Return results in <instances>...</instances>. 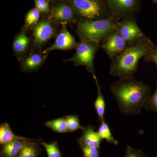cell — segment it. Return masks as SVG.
Listing matches in <instances>:
<instances>
[{"label":"cell","mask_w":157,"mask_h":157,"mask_svg":"<svg viewBox=\"0 0 157 157\" xmlns=\"http://www.w3.org/2000/svg\"><path fill=\"white\" fill-rule=\"evenodd\" d=\"M64 118L69 132H74L78 129H80L83 131L85 128V127L81 125L77 116L69 115Z\"/></svg>","instance_id":"22"},{"label":"cell","mask_w":157,"mask_h":157,"mask_svg":"<svg viewBox=\"0 0 157 157\" xmlns=\"http://www.w3.org/2000/svg\"><path fill=\"white\" fill-rule=\"evenodd\" d=\"M61 25V29L57 35L55 42L51 46L42 50L44 54H49L52 51L56 50H69L76 48L78 42L67 29V24Z\"/></svg>","instance_id":"10"},{"label":"cell","mask_w":157,"mask_h":157,"mask_svg":"<svg viewBox=\"0 0 157 157\" xmlns=\"http://www.w3.org/2000/svg\"><path fill=\"white\" fill-rule=\"evenodd\" d=\"M40 153V148L37 144L31 140L22 149L16 157H37Z\"/></svg>","instance_id":"20"},{"label":"cell","mask_w":157,"mask_h":157,"mask_svg":"<svg viewBox=\"0 0 157 157\" xmlns=\"http://www.w3.org/2000/svg\"><path fill=\"white\" fill-rule=\"evenodd\" d=\"M78 143L82 151L83 157H100V148L91 147L81 142Z\"/></svg>","instance_id":"25"},{"label":"cell","mask_w":157,"mask_h":157,"mask_svg":"<svg viewBox=\"0 0 157 157\" xmlns=\"http://www.w3.org/2000/svg\"><path fill=\"white\" fill-rule=\"evenodd\" d=\"M100 45L88 41L80 40L77 43L76 52L70 58L64 60V62H70L76 67L84 66L86 70L96 75L94 67V60Z\"/></svg>","instance_id":"5"},{"label":"cell","mask_w":157,"mask_h":157,"mask_svg":"<svg viewBox=\"0 0 157 157\" xmlns=\"http://www.w3.org/2000/svg\"><path fill=\"white\" fill-rule=\"evenodd\" d=\"M102 140L98 132H95L94 127L90 125L85 127L78 142L91 147L100 148Z\"/></svg>","instance_id":"15"},{"label":"cell","mask_w":157,"mask_h":157,"mask_svg":"<svg viewBox=\"0 0 157 157\" xmlns=\"http://www.w3.org/2000/svg\"><path fill=\"white\" fill-rule=\"evenodd\" d=\"M118 21L112 16L93 20H81L76 24V32L80 40L100 45L104 38L117 31Z\"/></svg>","instance_id":"3"},{"label":"cell","mask_w":157,"mask_h":157,"mask_svg":"<svg viewBox=\"0 0 157 157\" xmlns=\"http://www.w3.org/2000/svg\"><path fill=\"white\" fill-rule=\"evenodd\" d=\"M112 17L118 21L135 17L141 10V0H105Z\"/></svg>","instance_id":"7"},{"label":"cell","mask_w":157,"mask_h":157,"mask_svg":"<svg viewBox=\"0 0 157 157\" xmlns=\"http://www.w3.org/2000/svg\"><path fill=\"white\" fill-rule=\"evenodd\" d=\"M48 17L59 24H76L79 21L76 11L69 0H66L52 6L51 12Z\"/></svg>","instance_id":"9"},{"label":"cell","mask_w":157,"mask_h":157,"mask_svg":"<svg viewBox=\"0 0 157 157\" xmlns=\"http://www.w3.org/2000/svg\"><path fill=\"white\" fill-rule=\"evenodd\" d=\"M59 24L48 17L40 19L32 29V50L42 51V48L55 36L57 35Z\"/></svg>","instance_id":"6"},{"label":"cell","mask_w":157,"mask_h":157,"mask_svg":"<svg viewBox=\"0 0 157 157\" xmlns=\"http://www.w3.org/2000/svg\"><path fill=\"white\" fill-rule=\"evenodd\" d=\"M121 113L126 116L136 115L141 112L150 96V87L134 77L119 78L110 87Z\"/></svg>","instance_id":"1"},{"label":"cell","mask_w":157,"mask_h":157,"mask_svg":"<svg viewBox=\"0 0 157 157\" xmlns=\"http://www.w3.org/2000/svg\"><path fill=\"white\" fill-rule=\"evenodd\" d=\"M48 54L43 53L42 51L32 50L28 55L20 60L21 70L24 72H33L39 70L48 58Z\"/></svg>","instance_id":"12"},{"label":"cell","mask_w":157,"mask_h":157,"mask_svg":"<svg viewBox=\"0 0 157 157\" xmlns=\"http://www.w3.org/2000/svg\"><path fill=\"white\" fill-rule=\"evenodd\" d=\"M41 144L45 147L48 157H61V153L56 142L46 143L42 142Z\"/></svg>","instance_id":"24"},{"label":"cell","mask_w":157,"mask_h":157,"mask_svg":"<svg viewBox=\"0 0 157 157\" xmlns=\"http://www.w3.org/2000/svg\"><path fill=\"white\" fill-rule=\"evenodd\" d=\"M95 81L96 82V85L98 91V96L94 103V107L95 108L96 112L99 117V119L101 121L104 120V115L106 109V103L104 100V96L101 92V86L99 85L98 79L96 75L93 76Z\"/></svg>","instance_id":"16"},{"label":"cell","mask_w":157,"mask_h":157,"mask_svg":"<svg viewBox=\"0 0 157 157\" xmlns=\"http://www.w3.org/2000/svg\"><path fill=\"white\" fill-rule=\"evenodd\" d=\"M151 2L154 4H157V0H151Z\"/></svg>","instance_id":"30"},{"label":"cell","mask_w":157,"mask_h":157,"mask_svg":"<svg viewBox=\"0 0 157 157\" xmlns=\"http://www.w3.org/2000/svg\"><path fill=\"white\" fill-rule=\"evenodd\" d=\"M29 139L17 136L14 140L3 145L1 151L2 157H16L21 151L29 142Z\"/></svg>","instance_id":"14"},{"label":"cell","mask_w":157,"mask_h":157,"mask_svg":"<svg viewBox=\"0 0 157 157\" xmlns=\"http://www.w3.org/2000/svg\"><path fill=\"white\" fill-rule=\"evenodd\" d=\"M49 2L50 3L52 6H54L58 3L61 2H63L66 0H48Z\"/></svg>","instance_id":"29"},{"label":"cell","mask_w":157,"mask_h":157,"mask_svg":"<svg viewBox=\"0 0 157 157\" xmlns=\"http://www.w3.org/2000/svg\"><path fill=\"white\" fill-rule=\"evenodd\" d=\"M117 31L128 44L147 37L137 25L135 17H128L119 21Z\"/></svg>","instance_id":"8"},{"label":"cell","mask_w":157,"mask_h":157,"mask_svg":"<svg viewBox=\"0 0 157 157\" xmlns=\"http://www.w3.org/2000/svg\"><path fill=\"white\" fill-rule=\"evenodd\" d=\"M157 48L147 36L128 44L120 53L110 59L109 74L119 78L133 77L137 72L140 59Z\"/></svg>","instance_id":"2"},{"label":"cell","mask_w":157,"mask_h":157,"mask_svg":"<svg viewBox=\"0 0 157 157\" xmlns=\"http://www.w3.org/2000/svg\"><path fill=\"white\" fill-rule=\"evenodd\" d=\"M35 7L40 11L42 16L48 17L51 12L52 6L48 0H34Z\"/></svg>","instance_id":"23"},{"label":"cell","mask_w":157,"mask_h":157,"mask_svg":"<svg viewBox=\"0 0 157 157\" xmlns=\"http://www.w3.org/2000/svg\"><path fill=\"white\" fill-rule=\"evenodd\" d=\"M46 126L58 133L69 132L65 118H60L53 120L48 121L45 123Z\"/></svg>","instance_id":"21"},{"label":"cell","mask_w":157,"mask_h":157,"mask_svg":"<svg viewBox=\"0 0 157 157\" xmlns=\"http://www.w3.org/2000/svg\"><path fill=\"white\" fill-rule=\"evenodd\" d=\"M101 139L105 140L108 143L117 145L119 142L113 135L110 128L105 121H101L98 132Z\"/></svg>","instance_id":"18"},{"label":"cell","mask_w":157,"mask_h":157,"mask_svg":"<svg viewBox=\"0 0 157 157\" xmlns=\"http://www.w3.org/2000/svg\"><path fill=\"white\" fill-rule=\"evenodd\" d=\"M41 15L40 11L36 7L30 9L26 15L24 27L27 30L32 29L39 22Z\"/></svg>","instance_id":"17"},{"label":"cell","mask_w":157,"mask_h":157,"mask_svg":"<svg viewBox=\"0 0 157 157\" xmlns=\"http://www.w3.org/2000/svg\"><path fill=\"white\" fill-rule=\"evenodd\" d=\"M27 30L23 26L13 40L12 48L15 57L21 60L25 56L32 45L33 39L27 33Z\"/></svg>","instance_id":"13"},{"label":"cell","mask_w":157,"mask_h":157,"mask_svg":"<svg viewBox=\"0 0 157 157\" xmlns=\"http://www.w3.org/2000/svg\"><path fill=\"white\" fill-rule=\"evenodd\" d=\"M79 21L112 17L105 0H69Z\"/></svg>","instance_id":"4"},{"label":"cell","mask_w":157,"mask_h":157,"mask_svg":"<svg viewBox=\"0 0 157 157\" xmlns=\"http://www.w3.org/2000/svg\"><path fill=\"white\" fill-rule=\"evenodd\" d=\"M17 137L11 131L10 126L5 123L0 127V143L2 145H6L14 140Z\"/></svg>","instance_id":"19"},{"label":"cell","mask_w":157,"mask_h":157,"mask_svg":"<svg viewBox=\"0 0 157 157\" xmlns=\"http://www.w3.org/2000/svg\"><path fill=\"white\" fill-rule=\"evenodd\" d=\"M128 44L117 31H114L101 42L100 47L111 59L120 53Z\"/></svg>","instance_id":"11"},{"label":"cell","mask_w":157,"mask_h":157,"mask_svg":"<svg viewBox=\"0 0 157 157\" xmlns=\"http://www.w3.org/2000/svg\"><path fill=\"white\" fill-rule=\"evenodd\" d=\"M146 109H151L157 111V83L154 94L150 96L144 106Z\"/></svg>","instance_id":"26"},{"label":"cell","mask_w":157,"mask_h":157,"mask_svg":"<svg viewBox=\"0 0 157 157\" xmlns=\"http://www.w3.org/2000/svg\"><path fill=\"white\" fill-rule=\"evenodd\" d=\"M124 157H147L140 150L137 149L127 145Z\"/></svg>","instance_id":"27"},{"label":"cell","mask_w":157,"mask_h":157,"mask_svg":"<svg viewBox=\"0 0 157 157\" xmlns=\"http://www.w3.org/2000/svg\"><path fill=\"white\" fill-rule=\"evenodd\" d=\"M146 62H153L157 66V48L143 57Z\"/></svg>","instance_id":"28"}]
</instances>
